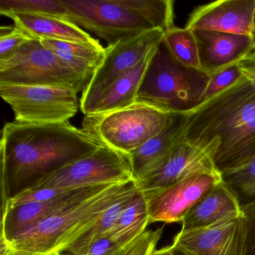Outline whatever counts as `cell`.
Instances as JSON below:
<instances>
[{
  "label": "cell",
  "instance_id": "cell-15",
  "mask_svg": "<svg viewBox=\"0 0 255 255\" xmlns=\"http://www.w3.org/2000/svg\"><path fill=\"white\" fill-rule=\"evenodd\" d=\"M255 0H220L191 14L186 28L252 36Z\"/></svg>",
  "mask_w": 255,
  "mask_h": 255
},
{
  "label": "cell",
  "instance_id": "cell-8",
  "mask_svg": "<svg viewBox=\"0 0 255 255\" xmlns=\"http://www.w3.org/2000/svg\"><path fill=\"white\" fill-rule=\"evenodd\" d=\"M134 180L128 155L107 146H100L38 182L31 189H78Z\"/></svg>",
  "mask_w": 255,
  "mask_h": 255
},
{
  "label": "cell",
  "instance_id": "cell-6",
  "mask_svg": "<svg viewBox=\"0 0 255 255\" xmlns=\"http://www.w3.org/2000/svg\"><path fill=\"white\" fill-rule=\"evenodd\" d=\"M0 84L65 86L79 93L89 83L39 39L32 38L12 58L0 62Z\"/></svg>",
  "mask_w": 255,
  "mask_h": 255
},
{
  "label": "cell",
  "instance_id": "cell-5",
  "mask_svg": "<svg viewBox=\"0 0 255 255\" xmlns=\"http://www.w3.org/2000/svg\"><path fill=\"white\" fill-rule=\"evenodd\" d=\"M172 114L135 101L116 111L85 116L82 128L104 145L129 155L159 133Z\"/></svg>",
  "mask_w": 255,
  "mask_h": 255
},
{
  "label": "cell",
  "instance_id": "cell-34",
  "mask_svg": "<svg viewBox=\"0 0 255 255\" xmlns=\"http://www.w3.org/2000/svg\"><path fill=\"white\" fill-rule=\"evenodd\" d=\"M170 246H171V255H198L188 249L175 244H172Z\"/></svg>",
  "mask_w": 255,
  "mask_h": 255
},
{
  "label": "cell",
  "instance_id": "cell-28",
  "mask_svg": "<svg viewBox=\"0 0 255 255\" xmlns=\"http://www.w3.org/2000/svg\"><path fill=\"white\" fill-rule=\"evenodd\" d=\"M245 78L238 64L227 67L210 76V80L204 95L201 98V104L229 89L236 83Z\"/></svg>",
  "mask_w": 255,
  "mask_h": 255
},
{
  "label": "cell",
  "instance_id": "cell-10",
  "mask_svg": "<svg viewBox=\"0 0 255 255\" xmlns=\"http://www.w3.org/2000/svg\"><path fill=\"white\" fill-rule=\"evenodd\" d=\"M163 36L162 31L151 29L106 47L102 64L82 92L80 110L85 116L93 113L103 94L121 75L159 47Z\"/></svg>",
  "mask_w": 255,
  "mask_h": 255
},
{
  "label": "cell",
  "instance_id": "cell-1",
  "mask_svg": "<svg viewBox=\"0 0 255 255\" xmlns=\"http://www.w3.org/2000/svg\"><path fill=\"white\" fill-rule=\"evenodd\" d=\"M102 145L69 122L4 125L0 141L2 207L65 165Z\"/></svg>",
  "mask_w": 255,
  "mask_h": 255
},
{
  "label": "cell",
  "instance_id": "cell-32",
  "mask_svg": "<svg viewBox=\"0 0 255 255\" xmlns=\"http://www.w3.org/2000/svg\"><path fill=\"white\" fill-rule=\"evenodd\" d=\"M242 211L246 218V255H255V200L241 204Z\"/></svg>",
  "mask_w": 255,
  "mask_h": 255
},
{
  "label": "cell",
  "instance_id": "cell-14",
  "mask_svg": "<svg viewBox=\"0 0 255 255\" xmlns=\"http://www.w3.org/2000/svg\"><path fill=\"white\" fill-rule=\"evenodd\" d=\"M109 185L88 186L72 189L62 196L44 201H33L2 209L1 240L8 243L28 230L43 222L55 213L83 198L91 196Z\"/></svg>",
  "mask_w": 255,
  "mask_h": 255
},
{
  "label": "cell",
  "instance_id": "cell-29",
  "mask_svg": "<svg viewBox=\"0 0 255 255\" xmlns=\"http://www.w3.org/2000/svg\"><path fill=\"white\" fill-rule=\"evenodd\" d=\"M32 36L16 26L0 28V62L12 58Z\"/></svg>",
  "mask_w": 255,
  "mask_h": 255
},
{
  "label": "cell",
  "instance_id": "cell-31",
  "mask_svg": "<svg viewBox=\"0 0 255 255\" xmlns=\"http://www.w3.org/2000/svg\"><path fill=\"white\" fill-rule=\"evenodd\" d=\"M130 248L123 247L113 241L110 236H107L100 239L87 249L78 253L58 255H125Z\"/></svg>",
  "mask_w": 255,
  "mask_h": 255
},
{
  "label": "cell",
  "instance_id": "cell-24",
  "mask_svg": "<svg viewBox=\"0 0 255 255\" xmlns=\"http://www.w3.org/2000/svg\"><path fill=\"white\" fill-rule=\"evenodd\" d=\"M120 2L146 20L152 29L165 32L174 26L172 0H120Z\"/></svg>",
  "mask_w": 255,
  "mask_h": 255
},
{
  "label": "cell",
  "instance_id": "cell-9",
  "mask_svg": "<svg viewBox=\"0 0 255 255\" xmlns=\"http://www.w3.org/2000/svg\"><path fill=\"white\" fill-rule=\"evenodd\" d=\"M68 21L93 32L109 45L151 30L144 19L120 0H62Z\"/></svg>",
  "mask_w": 255,
  "mask_h": 255
},
{
  "label": "cell",
  "instance_id": "cell-33",
  "mask_svg": "<svg viewBox=\"0 0 255 255\" xmlns=\"http://www.w3.org/2000/svg\"><path fill=\"white\" fill-rule=\"evenodd\" d=\"M239 65L246 80H249L251 84L255 88V66H248V65H242L240 64Z\"/></svg>",
  "mask_w": 255,
  "mask_h": 255
},
{
  "label": "cell",
  "instance_id": "cell-20",
  "mask_svg": "<svg viewBox=\"0 0 255 255\" xmlns=\"http://www.w3.org/2000/svg\"><path fill=\"white\" fill-rule=\"evenodd\" d=\"M157 48L152 50L135 67L121 75L103 94L96 108L91 115L110 113L134 104L136 101L141 82Z\"/></svg>",
  "mask_w": 255,
  "mask_h": 255
},
{
  "label": "cell",
  "instance_id": "cell-11",
  "mask_svg": "<svg viewBox=\"0 0 255 255\" xmlns=\"http://www.w3.org/2000/svg\"><path fill=\"white\" fill-rule=\"evenodd\" d=\"M222 180L219 172L198 173L163 189L144 193L150 224L181 223L191 209Z\"/></svg>",
  "mask_w": 255,
  "mask_h": 255
},
{
  "label": "cell",
  "instance_id": "cell-21",
  "mask_svg": "<svg viewBox=\"0 0 255 255\" xmlns=\"http://www.w3.org/2000/svg\"><path fill=\"white\" fill-rule=\"evenodd\" d=\"M40 41L44 47L56 53L89 84L105 56V48L101 44L95 45L50 39Z\"/></svg>",
  "mask_w": 255,
  "mask_h": 255
},
{
  "label": "cell",
  "instance_id": "cell-3",
  "mask_svg": "<svg viewBox=\"0 0 255 255\" xmlns=\"http://www.w3.org/2000/svg\"><path fill=\"white\" fill-rule=\"evenodd\" d=\"M136 186L135 180L109 185L37 224L13 241L0 243V255H59L92 228L107 209Z\"/></svg>",
  "mask_w": 255,
  "mask_h": 255
},
{
  "label": "cell",
  "instance_id": "cell-36",
  "mask_svg": "<svg viewBox=\"0 0 255 255\" xmlns=\"http://www.w3.org/2000/svg\"><path fill=\"white\" fill-rule=\"evenodd\" d=\"M151 255H171V246H165L159 250H155Z\"/></svg>",
  "mask_w": 255,
  "mask_h": 255
},
{
  "label": "cell",
  "instance_id": "cell-17",
  "mask_svg": "<svg viewBox=\"0 0 255 255\" xmlns=\"http://www.w3.org/2000/svg\"><path fill=\"white\" fill-rule=\"evenodd\" d=\"M186 123V114L173 113L159 133L128 155L135 181L156 168L184 138Z\"/></svg>",
  "mask_w": 255,
  "mask_h": 255
},
{
  "label": "cell",
  "instance_id": "cell-4",
  "mask_svg": "<svg viewBox=\"0 0 255 255\" xmlns=\"http://www.w3.org/2000/svg\"><path fill=\"white\" fill-rule=\"evenodd\" d=\"M210 76L177 62L162 40L146 71L136 101L170 113L188 114L201 105Z\"/></svg>",
  "mask_w": 255,
  "mask_h": 255
},
{
  "label": "cell",
  "instance_id": "cell-35",
  "mask_svg": "<svg viewBox=\"0 0 255 255\" xmlns=\"http://www.w3.org/2000/svg\"><path fill=\"white\" fill-rule=\"evenodd\" d=\"M240 65H248V66H255V45L253 47L250 53L243 59L240 61Z\"/></svg>",
  "mask_w": 255,
  "mask_h": 255
},
{
  "label": "cell",
  "instance_id": "cell-12",
  "mask_svg": "<svg viewBox=\"0 0 255 255\" xmlns=\"http://www.w3.org/2000/svg\"><path fill=\"white\" fill-rule=\"evenodd\" d=\"M173 244L198 255H246V218L242 212L205 228L180 231Z\"/></svg>",
  "mask_w": 255,
  "mask_h": 255
},
{
  "label": "cell",
  "instance_id": "cell-27",
  "mask_svg": "<svg viewBox=\"0 0 255 255\" xmlns=\"http://www.w3.org/2000/svg\"><path fill=\"white\" fill-rule=\"evenodd\" d=\"M222 176V180L237 194L241 204L255 200V158Z\"/></svg>",
  "mask_w": 255,
  "mask_h": 255
},
{
  "label": "cell",
  "instance_id": "cell-19",
  "mask_svg": "<svg viewBox=\"0 0 255 255\" xmlns=\"http://www.w3.org/2000/svg\"><path fill=\"white\" fill-rule=\"evenodd\" d=\"M4 16L11 18L14 26L37 39L101 44L80 26L59 17L27 13H9Z\"/></svg>",
  "mask_w": 255,
  "mask_h": 255
},
{
  "label": "cell",
  "instance_id": "cell-18",
  "mask_svg": "<svg viewBox=\"0 0 255 255\" xmlns=\"http://www.w3.org/2000/svg\"><path fill=\"white\" fill-rule=\"evenodd\" d=\"M242 212L237 194L222 180L191 209L181 222L180 231L205 228Z\"/></svg>",
  "mask_w": 255,
  "mask_h": 255
},
{
  "label": "cell",
  "instance_id": "cell-2",
  "mask_svg": "<svg viewBox=\"0 0 255 255\" xmlns=\"http://www.w3.org/2000/svg\"><path fill=\"white\" fill-rule=\"evenodd\" d=\"M184 138L221 174L255 158V88L245 77L186 114Z\"/></svg>",
  "mask_w": 255,
  "mask_h": 255
},
{
  "label": "cell",
  "instance_id": "cell-23",
  "mask_svg": "<svg viewBox=\"0 0 255 255\" xmlns=\"http://www.w3.org/2000/svg\"><path fill=\"white\" fill-rule=\"evenodd\" d=\"M137 190H138V187L136 186L129 191L128 193L125 194L122 198L104 212V214L92 228H89L84 234H82L77 240H74L59 255H74V254L78 253L87 249L100 239L109 236L118 218L125 210V207L128 205Z\"/></svg>",
  "mask_w": 255,
  "mask_h": 255
},
{
  "label": "cell",
  "instance_id": "cell-13",
  "mask_svg": "<svg viewBox=\"0 0 255 255\" xmlns=\"http://www.w3.org/2000/svg\"><path fill=\"white\" fill-rule=\"evenodd\" d=\"M202 172L219 171L204 150L183 138L156 168L135 182L139 190L147 194Z\"/></svg>",
  "mask_w": 255,
  "mask_h": 255
},
{
  "label": "cell",
  "instance_id": "cell-37",
  "mask_svg": "<svg viewBox=\"0 0 255 255\" xmlns=\"http://www.w3.org/2000/svg\"><path fill=\"white\" fill-rule=\"evenodd\" d=\"M252 38H253V39L255 40V12H254L253 24H252Z\"/></svg>",
  "mask_w": 255,
  "mask_h": 255
},
{
  "label": "cell",
  "instance_id": "cell-16",
  "mask_svg": "<svg viewBox=\"0 0 255 255\" xmlns=\"http://www.w3.org/2000/svg\"><path fill=\"white\" fill-rule=\"evenodd\" d=\"M198 44L200 69L209 76L240 63L253 49L250 35L209 30H194Z\"/></svg>",
  "mask_w": 255,
  "mask_h": 255
},
{
  "label": "cell",
  "instance_id": "cell-30",
  "mask_svg": "<svg viewBox=\"0 0 255 255\" xmlns=\"http://www.w3.org/2000/svg\"><path fill=\"white\" fill-rule=\"evenodd\" d=\"M163 233V227L156 230L146 231L125 255H151Z\"/></svg>",
  "mask_w": 255,
  "mask_h": 255
},
{
  "label": "cell",
  "instance_id": "cell-25",
  "mask_svg": "<svg viewBox=\"0 0 255 255\" xmlns=\"http://www.w3.org/2000/svg\"><path fill=\"white\" fill-rule=\"evenodd\" d=\"M163 42L177 62L184 66L200 69L198 44L193 31L174 26L164 32Z\"/></svg>",
  "mask_w": 255,
  "mask_h": 255
},
{
  "label": "cell",
  "instance_id": "cell-26",
  "mask_svg": "<svg viewBox=\"0 0 255 255\" xmlns=\"http://www.w3.org/2000/svg\"><path fill=\"white\" fill-rule=\"evenodd\" d=\"M27 13L51 16L68 20V12L62 0H0V14Z\"/></svg>",
  "mask_w": 255,
  "mask_h": 255
},
{
  "label": "cell",
  "instance_id": "cell-7",
  "mask_svg": "<svg viewBox=\"0 0 255 255\" xmlns=\"http://www.w3.org/2000/svg\"><path fill=\"white\" fill-rule=\"evenodd\" d=\"M78 92L71 87L0 84V95L22 123L69 122L80 109Z\"/></svg>",
  "mask_w": 255,
  "mask_h": 255
},
{
  "label": "cell",
  "instance_id": "cell-22",
  "mask_svg": "<svg viewBox=\"0 0 255 255\" xmlns=\"http://www.w3.org/2000/svg\"><path fill=\"white\" fill-rule=\"evenodd\" d=\"M150 225L148 207L144 192L138 189L110 231V238L125 248L132 245Z\"/></svg>",
  "mask_w": 255,
  "mask_h": 255
}]
</instances>
